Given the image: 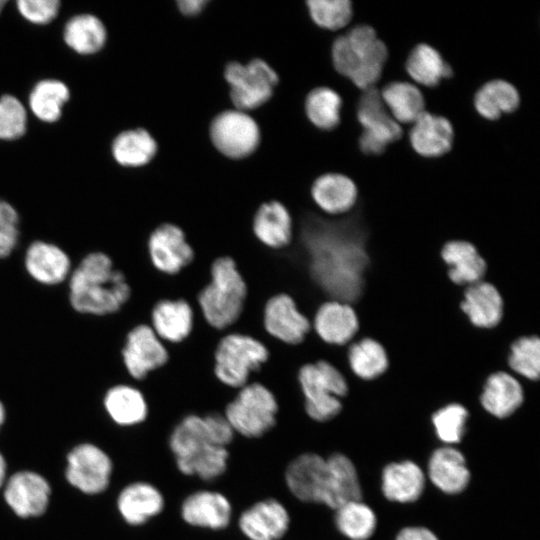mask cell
<instances>
[{
  "mask_svg": "<svg viewBox=\"0 0 540 540\" xmlns=\"http://www.w3.org/2000/svg\"><path fill=\"white\" fill-rule=\"evenodd\" d=\"M291 246L323 301L356 300L362 290L367 254L344 223L307 219L301 231L294 230Z\"/></svg>",
  "mask_w": 540,
  "mask_h": 540,
  "instance_id": "obj_1",
  "label": "cell"
},
{
  "mask_svg": "<svg viewBox=\"0 0 540 540\" xmlns=\"http://www.w3.org/2000/svg\"><path fill=\"white\" fill-rule=\"evenodd\" d=\"M128 278L104 252L87 254L69 276V302L81 314L105 316L119 312L130 301Z\"/></svg>",
  "mask_w": 540,
  "mask_h": 540,
  "instance_id": "obj_2",
  "label": "cell"
},
{
  "mask_svg": "<svg viewBox=\"0 0 540 540\" xmlns=\"http://www.w3.org/2000/svg\"><path fill=\"white\" fill-rule=\"evenodd\" d=\"M247 297L246 283L231 257L216 258L210 267V281L198 293L196 302L205 322L225 331L238 321Z\"/></svg>",
  "mask_w": 540,
  "mask_h": 540,
  "instance_id": "obj_3",
  "label": "cell"
},
{
  "mask_svg": "<svg viewBox=\"0 0 540 540\" xmlns=\"http://www.w3.org/2000/svg\"><path fill=\"white\" fill-rule=\"evenodd\" d=\"M388 57L386 45L368 25H358L339 36L332 45V61L338 73L362 90L374 87Z\"/></svg>",
  "mask_w": 540,
  "mask_h": 540,
  "instance_id": "obj_4",
  "label": "cell"
},
{
  "mask_svg": "<svg viewBox=\"0 0 540 540\" xmlns=\"http://www.w3.org/2000/svg\"><path fill=\"white\" fill-rule=\"evenodd\" d=\"M297 380L306 415L316 422H326L337 416L348 393V382L341 370L327 360L302 365Z\"/></svg>",
  "mask_w": 540,
  "mask_h": 540,
  "instance_id": "obj_5",
  "label": "cell"
},
{
  "mask_svg": "<svg viewBox=\"0 0 540 540\" xmlns=\"http://www.w3.org/2000/svg\"><path fill=\"white\" fill-rule=\"evenodd\" d=\"M268 358L269 352L262 342L246 334L229 332L215 348L213 372L220 383L238 390Z\"/></svg>",
  "mask_w": 540,
  "mask_h": 540,
  "instance_id": "obj_6",
  "label": "cell"
},
{
  "mask_svg": "<svg viewBox=\"0 0 540 540\" xmlns=\"http://www.w3.org/2000/svg\"><path fill=\"white\" fill-rule=\"evenodd\" d=\"M278 412L275 395L254 381L238 389L223 409L234 432L246 438H259L274 428Z\"/></svg>",
  "mask_w": 540,
  "mask_h": 540,
  "instance_id": "obj_7",
  "label": "cell"
},
{
  "mask_svg": "<svg viewBox=\"0 0 540 540\" xmlns=\"http://www.w3.org/2000/svg\"><path fill=\"white\" fill-rule=\"evenodd\" d=\"M224 78L230 87V98L235 109L245 112L265 104L279 81L276 71L260 58L246 64L229 62L224 70Z\"/></svg>",
  "mask_w": 540,
  "mask_h": 540,
  "instance_id": "obj_8",
  "label": "cell"
},
{
  "mask_svg": "<svg viewBox=\"0 0 540 540\" xmlns=\"http://www.w3.org/2000/svg\"><path fill=\"white\" fill-rule=\"evenodd\" d=\"M363 91L357 104V119L363 128L359 147L365 154L379 155L401 137L402 129L386 108L380 91L375 87Z\"/></svg>",
  "mask_w": 540,
  "mask_h": 540,
  "instance_id": "obj_9",
  "label": "cell"
},
{
  "mask_svg": "<svg viewBox=\"0 0 540 540\" xmlns=\"http://www.w3.org/2000/svg\"><path fill=\"white\" fill-rule=\"evenodd\" d=\"M214 147L231 159L251 155L259 146L260 129L247 112L229 109L214 117L209 128Z\"/></svg>",
  "mask_w": 540,
  "mask_h": 540,
  "instance_id": "obj_10",
  "label": "cell"
},
{
  "mask_svg": "<svg viewBox=\"0 0 540 540\" xmlns=\"http://www.w3.org/2000/svg\"><path fill=\"white\" fill-rule=\"evenodd\" d=\"M169 447L175 456L178 470L190 476L192 470L220 446L213 443L204 416L191 413L184 416L173 428Z\"/></svg>",
  "mask_w": 540,
  "mask_h": 540,
  "instance_id": "obj_11",
  "label": "cell"
},
{
  "mask_svg": "<svg viewBox=\"0 0 540 540\" xmlns=\"http://www.w3.org/2000/svg\"><path fill=\"white\" fill-rule=\"evenodd\" d=\"M120 354L127 374L137 382L145 380L169 359L164 342L145 323L128 330Z\"/></svg>",
  "mask_w": 540,
  "mask_h": 540,
  "instance_id": "obj_12",
  "label": "cell"
},
{
  "mask_svg": "<svg viewBox=\"0 0 540 540\" xmlns=\"http://www.w3.org/2000/svg\"><path fill=\"white\" fill-rule=\"evenodd\" d=\"M146 248L153 268L168 276L177 275L194 259L184 231L171 222H162L151 230Z\"/></svg>",
  "mask_w": 540,
  "mask_h": 540,
  "instance_id": "obj_13",
  "label": "cell"
},
{
  "mask_svg": "<svg viewBox=\"0 0 540 540\" xmlns=\"http://www.w3.org/2000/svg\"><path fill=\"white\" fill-rule=\"evenodd\" d=\"M262 325L270 337L291 346L301 344L312 331L311 321L286 293H278L267 300Z\"/></svg>",
  "mask_w": 540,
  "mask_h": 540,
  "instance_id": "obj_14",
  "label": "cell"
},
{
  "mask_svg": "<svg viewBox=\"0 0 540 540\" xmlns=\"http://www.w3.org/2000/svg\"><path fill=\"white\" fill-rule=\"evenodd\" d=\"M328 482L326 459L316 453H303L285 470V483L295 498L302 502L322 503Z\"/></svg>",
  "mask_w": 540,
  "mask_h": 540,
  "instance_id": "obj_15",
  "label": "cell"
},
{
  "mask_svg": "<svg viewBox=\"0 0 540 540\" xmlns=\"http://www.w3.org/2000/svg\"><path fill=\"white\" fill-rule=\"evenodd\" d=\"M111 469V461L101 449L91 444H82L68 455L66 476L81 491L99 493L107 487Z\"/></svg>",
  "mask_w": 540,
  "mask_h": 540,
  "instance_id": "obj_16",
  "label": "cell"
},
{
  "mask_svg": "<svg viewBox=\"0 0 540 540\" xmlns=\"http://www.w3.org/2000/svg\"><path fill=\"white\" fill-rule=\"evenodd\" d=\"M314 334L329 346H343L359 329L356 311L349 303L326 300L316 309L311 320Z\"/></svg>",
  "mask_w": 540,
  "mask_h": 540,
  "instance_id": "obj_17",
  "label": "cell"
},
{
  "mask_svg": "<svg viewBox=\"0 0 540 540\" xmlns=\"http://www.w3.org/2000/svg\"><path fill=\"white\" fill-rule=\"evenodd\" d=\"M238 526L249 540H279L289 529L290 516L280 501L269 498L244 510Z\"/></svg>",
  "mask_w": 540,
  "mask_h": 540,
  "instance_id": "obj_18",
  "label": "cell"
},
{
  "mask_svg": "<svg viewBox=\"0 0 540 540\" xmlns=\"http://www.w3.org/2000/svg\"><path fill=\"white\" fill-rule=\"evenodd\" d=\"M251 231L255 239L271 250L291 245L294 237L293 218L288 208L278 200L259 205L252 216Z\"/></svg>",
  "mask_w": 540,
  "mask_h": 540,
  "instance_id": "obj_19",
  "label": "cell"
},
{
  "mask_svg": "<svg viewBox=\"0 0 540 540\" xmlns=\"http://www.w3.org/2000/svg\"><path fill=\"white\" fill-rule=\"evenodd\" d=\"M24 267L33 280L47 286L58 285L71 274L68 254L59 246L41 240L32 242L26 249Z\"/></svg>",
  "mask_w": 540,
  "mask_h": 540,
  "instance_id": "obj_20",
  "label": "cell"
},
{
  "mask_svg": "<svg viewBox=\"0 0 540 540\" xmlns=\"http://www.w3.org/2000/svg\"><path fill=\"white\" fill-rule=\"evenodd\" d=\"M232 506L223 494L201 490L188 495L181 505V517L194 527L220 530L231 520Z\"/></svg>",
  "mask_w": 540,
  "mask_h": 540,
  "instance_id": "obj_21",
  "label": "cell"
},
{
  "mask_svg": "<svg viewBox=\"0 0 540 540\" xmlns=\"http://www.w3.org/2000/svg\"><path fill=\"white\" fill-rule=\"evenodd\" d=\"M194 310L184 299H162L150 313V326L156 335L168 344H179L191 334Z\"/></svg>",
  "mask_w": 540,
  "mask_h": 540,
  "instance_id": "obj_22",
  "label": "cell"
},
{
  "mask_svg": "<svg viewBox=\"0 0 540 540\" xmlns=\"http://www.w3.org/2000/svg\"><path fill=\"white\" fill-rule=\"evenodd\" d=\"M50 487L40 475L23 471L14 474L7 483L5 499L21 517L42 514L48 504Z\"/></svg>",
  "mask_w": 540,
  "mask_h": 540,
  "instance_id": "obj_23",
  "label": "cell"
},
{
  "mask_svg": "<svg viewBox=\"0 0 540 540\" xmlns=\"http://www.w3.org/2000/svg\"><path fill=\"white\" fill-rule=\"evenodd\" d=\"M503 299L497 288L480 281L469 285L460 301V309L470 323L478 328H493L503 316Z\"/></svg>",
  "mask_w": 540,
  "mask_h": 540,
  "instance_id": "obj_24",
  "label": "cell"
},
{
  "mask_svg": "<svg viewBox=\"0 0 540 540\" xmlns=\"http://www.w3.org/2000/svg\"><path fill=\"white\" fill-rule=\"evenodd\" d=\"M440 256L447 265V275L456 285H472L484 277L487 264L477 248L464 240L444 244Z\"/></svg>",
  "mask_w": 540,
  "mask_h": 540,
  "instance_id": "obj_25",
  "label": "cell"
},
{
  "mask_svg": "<svg viewBox=\"0 0 540 540\" xmlns=\"http://www.w3.org/2000/svg\"><path fill=\"white\" fill-rule=\"evenodd\" d=\"M409 138L413 149L424 157L447 153L453 143V128L445 117L424 112L413 123Z\"/></svg>",
  "mask_w": 540,
  "mask_h": 540,
  "instance_id": "obj_26",
  "label": "cell"
},
{
  "mask_svg": "<svg viewBox=\"0 0 540 540\" xmlns=\"http://www.w3.org/2000/svg\"><path fill=\"white\" fill-rule=\"evenodd\" d=\"M326 462L328 482L322 504L336 510L348 502L361 500V486L352 461L336 453L329 456Z\"/></svg>",
  "mask_w": 540,
  "mask_h": 540,
  "instance_id": "obj_27",
  "label": "cell"
},
{
  "mask_svg": "<svg viewBox=\"0 0 540 540\" xmlns=\"http://www.w3.org/2000/svg\"><path fill=\"white\" fill-rule=\"evenodd\" d=\"M311 196L322 211L329 215H339L355 205L357 187L343 174L326 173L313 182Z\"/></svg>",
  "mask_w": 540,
  "mask_h": 540,
  "instance_id": "obj_28",
  "label": "cell"
},
{
  "mask_svg": "<svg viewBox=\"0 0 540 540\" xmlns=\"http://www.w3.org/2000/svg\"><path fill=\"white\" fill-rule=\"evenodd\" d=\"M523 400L522 386L515 377L504 371H496L487 377L480 396L483 408L497 418L510 416Z\"/></svg>",
  "mask_w": 540,
  "mask_h": 540,
  "instance_id": "obj_29",
  "label": "cell"
},
{
  "mask_svg": "<svg viewBox=\"0 0 540 540\" xmlns=\"http://www.w3.org/2000/svg\"><path fill=\"white\" fill-rule=\"evenodd\" d=\"M428 473L432 483L447 494L463 491L470 479L463 454L452 447L440 448L432 454Z\"/></svg>",
  "mask_w": 540,
  "mask_h": 540,
  "instance_id": "obj_30",
  "label": "cell"
},
{
  "mask_svg": "<svg viewBox=\"0 0 540 540\" xmlns=\"http://www.w3.org/2000/svg\"><path fill=\"white\" fill-rule=\"evenodd\" d=\"M162 493L153 485L136 482L125 487L118 498V509L131 525H141L164 508Z\"/></svg>",
  "mask_w": 540,
  "mask_h": 540,
  "instance_id": "obj_31",
  "label": "cell"
},
{
  "mask_svg": "<svg viewBox=\"0 0 540 540\" xmlns=\"http://www.w3.org/2000/svg\"><path fill=\"white\" fill-rule=\"evenodd\" d=\"M424 483L422 470L412 461L391 463L382 473L383 494L395 502L409 503L417 500L424 489Z\"/></svg>",
  "mask_w": 540,
  "mask_h": 540,
  "instance_id": "obj_32",
  "label": "cell"
},
{
  "mask_svg": "<svg viewBox=\"0 0 540 540\" xmlns=\"http://www.w3.org/2000/svg\"><path fill=\"white\" fill-rule=\"evenodd\" d=\"M104 406L109 416L119 425L143 422L148 415V403L136 386L117 384L105 394Z\"/></svg>",
  "mask_w": 540,
  "mask_h": 540,
  "instance_id": "obj_33",
  "label": "cell"
},
{
  "mask_svg": "<svg viewBox=\"0 0 540 540\" xmlns=\"http://www.w3.org/2000/svg\"><path fill=\"white\" fill-rule=\"evenodd\" d=\"M63 40L74 52L80 55H92L104 47L107 31L97 16L87 13L78 14L66 22Z\"/></svg>",
  "mask_w": 540,
  "mask_h": 540,
  "instance_id": "obj_34",
  "label": "cell"
},
{
  "mask_svg": "<svg viewBox=\"0 0 540 540\" xmlns=\"http://www.w3.org/2000/svg\"><path fill=\"white\" fill-rule=\"evenodd\" d=\"M114 160L123 167H141L148 164L157 153V142L143 128L119 133L111 145Z\"/></svg>",
  "mask_w": 540,
  "mask_h": 540,
  "instance_id": "obj_35",
  "label": "cell"
},
{
  "mask_svg": "<svg viewBox=\"0 0 540 540\" xmlns=\"http://www.w3.org/2000/svg\"><path fill=\"white\" fill-rule=\"evenodd\" d=\"M391 116L400 123H413L425 112L421 91L409 82L395 81L380 91Z\"/></svg>",
  "mask_w": 540,
  "mask_h": 540,
  "instance_id": "obj_36",
  "label": "cell"
},
{
  "mask_svg": "<svg viewBox=\"0 0 540 540\" xmlns=\"http://www.w3.org/2000/svg\"><path fill=\"white\" fill-rule=\"evenodd\" d=\"M69 98L70 90L64 82L43 79L34 85L29 94V108L40 121L54 123L61 118Z\"/></svg>",
  "mask_w": 540,
  "mask_h": 540,
  "instance_id": "obj_37",
  "label": "cell"
},
{
  "mask_svg": "<svg viewBox=\"0 0 540 540\" xmlns=\"http://www.w3.org/2000/svg\"><path fill=\"white\" fill-rule=\"evenodd\" d=\"M406 70L417 83L434 87L452 75V68L441 54L428 44L415 46L406 60Z\"/></svg>",
  "mask_w": 540,
  "mask_h": 540,
  "instance_id": "obj_38",
  "label": "cell"
},
{
  "mask_svg": "<svg viewBox=\"0 0 540 540\" xmlns=\"http://www.w3.org/2000/svg\"><path fill=\"white\" fill-rule=\"evenodd\" d=\"M347 360L354 375L363 380L378 378L389 366L388 354L383 345L368 337L349 346Z\"/></svg>",
  "mask_w": 540,
  "mask_h": 540,
  "instance_id": "obj_39",
  "label": "cell"
},
{
  "mask_svg": "<svg viewBox=\"0 0 540 540\" xmlns=\"http://www.w3.org/2000/svg\"><path fill=\"white\" fill-rule=\"evenodd\" d=\"M520 103L517 89L505 80H492L485 83L474 98L477 112L489 120L498 119L503 113L516 110Z\"/></svg>",
  "mask_w": 540,
  "mask_h": 540,
  "instance_id": "obj_40",
  "label": "cell"
},
{
  "mask_svg": "<svg viewBox=\"0 0 540 540\" xmlns=\"http://www.w3.org/2000/svg\"><path fill=\"white\" fill-rule=\"evenodd\" d=\"M341 107L340 95L329 87L314 88L305 99V113L308 119L322 130H332L338 126Z\"/></svg>",
  "mask_w": 540,
  "mask_h": 540,
  "instance_id": "obj_41",
  "label": "cell"
},
{
  "mask_svg": "<svg viewBox=\"0 0 540 540\" xmlns=\"http://www.w3.org/2000/svg\"><path fill=\"white\" fill-rule=\"evenodd\" d=\"M338 530L351 540H366L376 527L373 510L361 500L348 502L336 509Z\"/></svg>",
  "mask_w": 540,
  "mask_h": 540,
  "instance_id": "obj_42",
  "label": "cell"
},
{
  "mask_svg": "<svg viewBox=\"0 0 540 540\" xmlns=\"http://www.w3.org/2000/svg\"><path fill=\"white\" fill-rule=\"evenodd\" d=\"M509 367L517 374L537 380L540 374V341L535 335L523 336L510 346Z\"/></svg>",
  "mask_w": 540,
  "mask_h": 540,
  "instance_id": "obj_43",
  "label": "cell"
},
{
  "mask_svg": "<svg viewBox=\"0 0 540 540\" xmlns=\"http://www.w3.org/2000/svg\"><path fill=\"white\" fill-rule=\"evenodd\" d=\"M306 4L314 23L328 30L343 28L352 17L348 0H310Z\"/></svg>",
  "mask_w": 540,
  "mask_h": 540,
  "instance_id": "obj_44",
  "label": "cell"
},
{
  "mask_svg": "<svg viewBox=\"0 0 540 540\" xmlns=\"http://www.w3.org/2000/svg\"><path fill=\"white\" fill-rule=\"evenodd\" d=\"M468 418L466 408L460 404H448L432 415V424L438 438L448 444L458 443Z\"/></svg>",
  "mask_w": 540,
  "mask_h": 540,
  "instance_id": "obj_45",
  "label": "cell"
},
{
  "mask_svg": "<svg viewBox=\"0 0 540 540\" xmlns=\"http://www.w3.org/2000/svg\"><path fill=\"white\" fill-rule=\"evenodd\" d=\"M27 130V111L15 96L0 97V140L12 141L21 138Z\"/></svg>",
  "mask_w": 540,
  "mask_h": 540,
  "instance_id": "obj_46",
  "label": "cell"
},
{
  "mask_svg": "<svg viewBox=\"0 0 540 540\" xmlns=\"http://www.w3.org/2000/svg\"><path fill=\"white\" fill-rule=\"evenodd\" d=\"M19 215L7 201L0 200V259L8 257L19 240Z\"/></svg>",
  "mask_w": 540,
  "mask_h": 540,
  "instance_id": "obj_47",
  "label": "cell"
},
{
  "mask_svg": "<svg viewBox=\"0 0 540 540\" xmlns=\"http://www.w3.org/2000/svg\"><path fill=\"white\" fill-rule=\"evenodd\" d=\"M58 0H18L16 2L19 14L28 22L45 25L53 21L60 10Z\"/></svg>",
  "mask_w": 540,
  "mask_h": 540,
  "instance_id": "obj_48",
  "label": "cell"
},
{
  "mask_svg": "<svg viewBox=\"0 0 540 540\" xmlns=\"http://www.w3.org/2000/svg\"><path fill=\"white\" fill-rule=\"evenodd\" d=\"M396 540H438V538L427 528L407 527L399 532Z\"/></svg>",
  "mask_w": 540,
  "mask_h": 540,
  "instance_id": "obj_49",
  "label": "cell"
},
{
  "mask_svg": "<svg viewBox=\"0 0 540 540\" xmlns=\"http://www.w3.org/2000/svg\"><path fill=\"white\" fill-rule=\"evenodd\" d=\"M208 4L207 0H179L177 1V7L179 11L185 16H197L199 15Z\"/></svg>",
  "mask_w": 540,
  "mask_h": 540,
  "instance_id": "obj_50",
  "label": "cell"
},
{
  "mask_svg": "<svg viewBox=\"0 0 540 540\" xmlns=\"http://www.w3.org/2000/svg\"><path fill=\"white\" fill-rule=\"evenodd\" d=\"M4 477H5V461L2 455L0 454V486L3 483Z\"/></svg>",
  "mask_w": 540,
  "mask_h": 540,
  "instance_id": "obj_51",
  "label": "cell"
},
{
  "mask_svg": "<svg viewBox=\"0 0 540 540\" xmlns=\"http://www.w3.org/2000/svg\"><path fill=\"white\" fill-rule=\"evenodd\" d=\"M4 419H5V408H4L3 404H2V402L0 401V426L4 422Z\"/></svg>",
  "mask_w": 540,
  "mask_h": 540,
  "instance_id": "obj_52",
  "label": "cell"
},
{
  "mask_svg": "<svg viewBox=\"0 0 540 540\" xmlns=\"http://www.w3.org/2000/svg\"><path fill=\"white\" fill-rule=\"evenodd\" d=\"M5 4H6V1L0 0V13H1V11L3 10Z\"/></svg>",
  "mask_w": 540,
  "mask_h": 540,
  "instance_id": "obj_53",
  "label": "cell"
}]
</instances>
